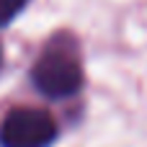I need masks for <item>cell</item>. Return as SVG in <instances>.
<instances>
[{
	"label": "cell",
	"instance_id": "3957f363",
	"mask_svg": "<svg viewBox=\"0 0 147 147\" xmlns=\"http://www.w3.org/2000/svg\"><path fill=\"white\" fill-rule=\"evenodd\" d=\"M28 0H0V26L10 23L23 8H26Z\"/></svg>",
	"mask_w": 147,
	"mask_h": 147
},
{
	"label": "cell",
	"instance_id": "6da1fadb",
	"mask_svg": "<svg viewBox=\"0 0 147 147\" xmlns=\"http://www.w3.org/2000/svg\"><path fill=\"white\" fill-rule=\"evenodd\" d=\"M36 90L47 98H70L83 85V70L70 39H54L31 70Z\"/></svg>",
	"mask_w": 147,
	"mask_h": 147
},
{
	"label": "cell",
	"instance_id": "7a4b0ae2",
	"mask_svg": "<svg viewBox=\"0 0 147 147\" xmlns=\"http://www.w3.org/2000/svg\"><path fill=\"white\" fill-rule=\"evenodd\" d=\"M54 137L57 124L41 109H13L0 124V147H49Z\"/></svg>",
	"mask_w": 147,
	"mask_h": 147
},
{
	"label": "cell",
	"instance_id": "277c9868",
	"mask_svg": "<svg viewBox=\"0 0 147 147\" xmlns=\"http://www.w3.org/2000/svg\"><path fill=\"white\" fill-rule=\"evenodd\" d=\"M0 67H3V52H0Z\"/></svg>",
	"mask_w": 147,
	"mask_h": 147
}]
</instances>
